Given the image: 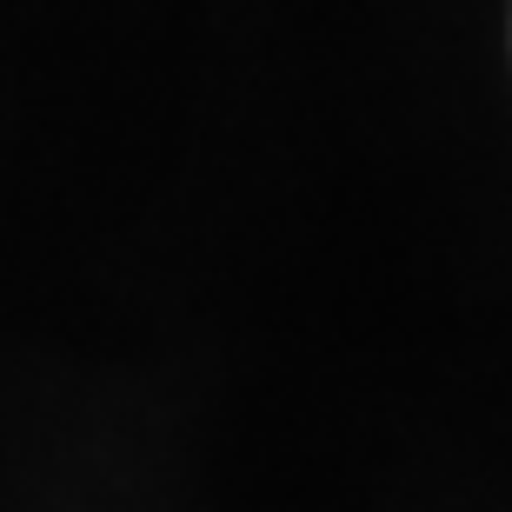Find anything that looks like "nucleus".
I'll use <instances>...</instances> for the list:
<instances>
[]
</instances>
